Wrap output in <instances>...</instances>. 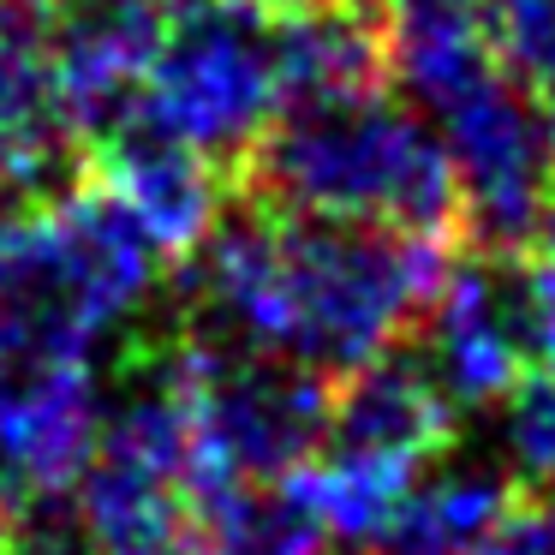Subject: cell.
<instances>
[{"instance_id":"obj_4","label":"cell","mask_w":555,"mask_h":555,"mask_svg":"<svg viewBox=\"0 0 555 555\" xmlns=\"http://www.w3.org/2000/svg\"><path fill=\"white\" fill-rule=\"evenodd\" d=\"M150 364L180 400L197 495L287 478L317 454L328 430V383L287 359L185 335Z\"/></svg>"},{"instance_id":"obj_12","label":"cell","mask_w":555,"mask_h":555,"mask_svg":"<svg viewBox=\"0 0 555 555\" xmlns=\"http://www.w3.org/2000/svg\"><path fill=\"white\" fill-rule=\"evenodd\" d=\"M275 37L281 108H317V102H352L383 90L388 37L383 18L364 0H293L269 18Z\"/></svg>"},{"instance_id":"obj_3","label":"cell","mask_w":555,"mask_h":555,"mask_svg":"<svg viewBox=\"0 0 555 555\" xmlns=\"http://www.w3.org/2000/svg\"><path fill=\"white\" fill-rule=\"evenodd\" d=\"M156 275L162 257L90 180L0 209V359H96Z\"/></svg>"},{"instance_id":"obj_7","label":"cell","mask_w":555,"mask_h":555,"mask_svg":"<svg viewBox=\"0 0 555 555\" xmlns=\"http://www.w3.org/2000/svg\"><path fill=\"white\" fill-rule=\"evenodd\" d=\"M90 359H0V514L18 531L66 507L102 430Z\"/></svg>"},{"instance_id":"obj_16","label":"cell","mask_w":555,"mask_h":555,"mask_svg":"<svg viewBox=\"0 0 555 555\" xmlns=\"http://www.w3.org/2000/svg\"><path fill=\"white\" fill-rule=\"evenodd\" d=\"M502 460L514 478L555 495V376H526L502 400Z\"/></svg>"},{"instance_id":"obj_6","label":"cell","mask_w":555,"mask_h":555,"mask_svg":"<svg viewBox=\"0 0 555 555\" xmlns=\"http://www.w3.org/2000/svg\"><path fill=\"white\" fill-rule=\"evenodd\" d=\"M66 507L85 555H192V442L156 364L120 406L102 412L90 466Z\"/></svg>"},{"instance_id":"obj_13","label":"cell","mask_w":555,"mask_h":555,"mask_svg":"<svg viewBox=\"0 0 555 555\" xmlns=\"http://www.w3.org/2000/svg\"><path fill=\"white\" fill-rule=\"evenodd\" d=\"M460 412L436 395L418 359H376L364 371L328 383V442L364 448V454L400 460V466H436L454 442Z\"/></svg>"},{"instance_id":"obj_17","label":"cell","mask_w":555,"mask_h":555,"mask_svg":"<svg viewBox=\"0 0 555 555\" xmlns=\"http://www.w3.org/2000/svg\"><path fill=\"white\" fill-rule=\"evenodd\" d=\"M490 42L514 78L555 90V0H490Z\"/></svg>"},{"instance_id":"obj_19","label":"cell","mask_w":555,"mask_h":555,"mask_svg":"<svg viewBox=\"0 0 555 555\" xmlns=\"http://www.w3.org/2000/svg\"><path fill=\"white\" fill-rule=\"evenodd\" d=\"M519 323H526V352L543 376H555V263L538 257L519 287Z\"/></svg>"},{"instance_id":"obj_22","label":"cell","mask_w":555,"mask_h":555,"mask_svg":"<svg viewBox=\"0 0 555 555\" xmlns=\"http://www.w3.org/2000/svg\"><path fill=\"white\" fill-rule=\"evenodd\" d=\"M543 132H550V156H555V90H550V108H543Z\"/></svg>"},{"instance_id":"obj_11","label":"cell","mask_w":555,"mask_h":555,"mask_svg":"<svg viewBox=\"0 0 555 555\" xmlns=\"http://www.w3.org/2000/svg\"><path fill=\"white\" fill-rule=\"evenodd\" d=\"M54 13L61 0H0V197L37 192L73 144L49 73Z\"/></svg>"},{"instance_id":"obj_18","label":"cell","mask_w":555,"mask_h":555,"mask_svg":"<svg viewBox=\"0 0 555 555\" xmlns=\"http://www.w3.org/2000/svg\"><path fill=\"white\" fill-rule=\"evenodd\" d=\"M472 555H555V502H507Z\"/></svg>"},{"instance_id":"obj_1","label":"cell","mask_w":555,"mask_h":555,"mask_svg":"<svg viewBox=\"0 0 555 555\" xmlns=\"http://www.w3.org/2000/svg\"><path fill=\"white\" fill-rule=\"evenodd\" d=\"M442 263V240L251 209L192 257V311L209 340L340 383L412 340Z\"/></svg>"},{"instance_id":"obj_15","label":"cell","mask_w":555,"mask_h":555,"mask_svg":"<svg viewBox=\"0 0 555 555\" xmlns=\"http://www.w3.org/2000/svg\"><path fill=\"white\" fill-rule=\"evenodd\" d=\"M192 555H335L293 478L204 490L192 507Z\"/></svg>"},{"instance_id":"obj_8","label":"cell","mask_w":555,"mask_h":555,"mask_svg":"<svg viewBox=\"0 0 555 555\" xmlns=\"http://www.w3.org/2000/svg\"><path fill=\"white\" fill-rule=\"evenodd\" d=\"M412 335H418V371L454 412L502 406L531 371L519 287L483 257L472 263L448 257Z\"/></svg>"},{"instance_id":"obj_5","label":"cell","mask_w":555,"mask_h":555,"mask_svg":"<svg viewBox=\"0 0 555 555\" xmlns=\"http://www.w3.org/2000/svg\"><path fill=\"white\" fill-rule=\"evenodd\" d=\"M281 114L269 13L228 0H185L162 18L132 120L209 162H245Z\"/></svg>"},{"instance_id":"obj_14","label":"cell","mask_w":555,"mask_h":555,"mask_svg":"<svg viewBox=\"0 0 555 555\" xmlns=\"http://www.w3.org/2000/svg\"><path fill=\"white\" fill-rule=\"evenodd\" d=\"M514 502L495 466H430L418 472L371 555H472V543Z\"/></svg>"},{"instance_id":"obj_21","label":"cell","mask_w":555,"mask_h":555,"mask_svg":"<svg viewBox=\"0 0 555 555\" xmlns=\"http://www.w3.org/2000/svg\"><path fill=\"white\" fill-rule=\"evenodd\" d=\"M0 555H30V543H25V531L13 526V519L0 514Z\"/></svg>"},{"instance_id":"obj_9","label":"cell","mask_w":555,"mask_h":555,"mask_svg":"<svg viewBox=\"0 0 555 555\" xmlns=\"http://www.w3.org/2000/svg\"><path fill=\"white\" fill-rule=\"evenodd\" d=\"M78 180L96 185L162 263H192L228 209L221 162L197 156L138 120H120L102 138H90Z\"/></svg>"},{"instance_id":"obj_2","label":"cell","mask_w":555,"mask_h":555,"mask_svg":"<svg viewBox=\"0 0 555 555\" xmlns=\"http://www.w3.org/2000/svg\"><path fill=\"white\" fill-rule=\"evenodd\" d=\"M257 209L340 228L442 240L460 221L454 173L412 102L388 90L317 108H281L240 162Z\"/></svg>"},{"instance_id":"obj_20","label":"cell","mask_w":555,"mask_h":555,"mask_svg":"<svg viewBox=\"0 0 555 555\" xmlns=\"http://www.w3.org/2000/svg\"><path fill=\"white\" fill-rule=\"evenodd\" d=\"M531 240H538V257H550V263H555V180H550V192H543V209H538Z\"/></svg>"},{"instance_id":"obj_10","label":"cell","mask_w":555,"mask_h":555,"mask_svg":"<svg viewBox=\"0 0 555 555\" xmlns=\"http://www.w3.org/2000/svg\"><path fill=\"white\" fill-rule=\"evenodd\" d=\"M162 18H168V7H150V0H61L49 37V73L73 144H90L108 126L132 120Z\"/></svg>"}]
</instances>
